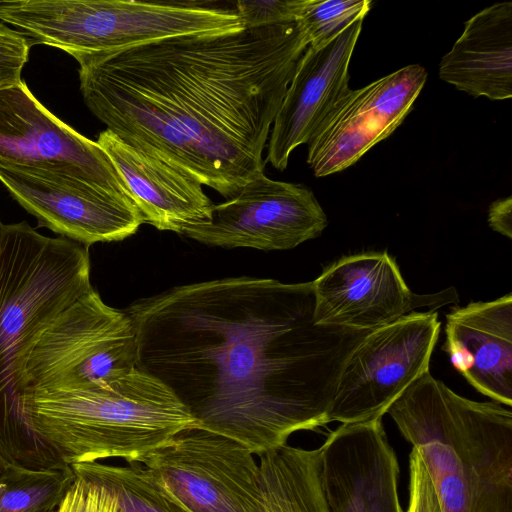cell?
Segmentation results:
<instances>
[{
	"label": "cell",
	"instance_id": "6da1fadb",
	"mask_svg": "<svg viewBox=\"0 0 512 512\" xmlns=\"http://www.w3.org/2000/svg\"><path fill=\"white\" fill-rule=\"evenodd\" d=\"M314 305L312 282L242 276L176 286L124 312L137 369L198 428L261 455L330 423L343 366L370 332L316 324Z\"/></svg>",
	"mask_w": 512,
	"mask_h": 512
},
{
	"label": "cell",
	"instance_id": "7a4b0ae2",
	"mask_svg": "<svg viewBox=\"0 0 512 512\" xmlns=\"http://www.w3.org/2000/svg\"><path fill=\"white\" fill-rule=\"evenodd\" d=\"M308 46L293 22L70 55L84 102L107 130L228 199L264 173L273 122Z\"/></svg>",
	"mask_w": 512,
	"mask_h": 512
},
{
	"label": "cell",
	"instance_id": "3957f363",
	"mask_svg": "<svg viewBox=\"0 0 512 512\" xmlns=\"http://www.w3.org/2000/svg\"><path fill=\"white\" fill-rule=\"evenodd\" d=\"M387 413L419 453L440 512H512V411L455 393L429 371Z\"/></svg>",
	"mask_w": 512,
	"mask_h": 512
},
{
	"label": "cell",
	"instance_id": "277c9868",
	"mask_svg": "<svg viewBox=\"0 0 512 512\" xmlns=\"http://www.w3.org/2000/svg\"><path fill=\"white\" fill-rule=\"evenodd\" d=\"M88 246L40 234L26 221L0 225V449L35 442L23 416L24 369L38 335L92 290Z\"/></svg>",
	"mask_w": 512,
	"mask_h": 512
},
{
	"label": "cell",
	"instance_id": "5b68a950",
	"mask_svg": "<svg viewBox=\"0 0 512 512\" xmlns=\"http://www.w3.org/2000/svg\"><path fill=\"white\" fill-rule=\"evenodd\" d=\"M21 405L33 434L69 466L108 458L144 464L177 434L198 428L164 384L138 369L104 388L23 394Z\"/></svg>",
	"mask_w": 512,
	"mask_h": 512
},
{
	"label": "cell",
	"instance_id": "8992f818",
	"mask_svg": "<svg viewBox=\"0 0 512 512\" xmlns=\"http://www.w3.org/2000/svg\"><path fill=\"white\" fill-rule=\"evenodd\" d=\"M0 20L32 45L112 52L166 38L244 29L235 3L219 1L12 0Z\"/></svg>",
	"mask_w": 512,
	"mask_h": 512
},
{
	"label": "cell",
	"instance_id": "52a82bcc",
	"mask_svg": "<svg viewBox=\"0 0 512 512\" xmlns=\"http://www.w3.org/2000/svg\"><path fill=\"white\" fill-rule=\"evenodd\" d=\"M438 313L411 312L370 331L341 371L329 421L354 423L382 418L422 374L440 334Z\"/></svg>",
	"mask_w": 512,
	"mask_h": 512
},
{
	"label": "cell",
	"instance_id": "ba28073f",
	"mask_svg": "<svg viewBox=\"0 0 512 512\" xmlns=\"http://www.w3.org/2000/svg\"><path fill=\"white\" fill-rule=\"evenodd\" d=\"M142 465L192 512H264L259 463L247 447L222 435L184 430Z\"/></svg>",
	"mask_w": 512,
	"mask_h": 512
},
{
	"label": "cell",
	"instance_id": "9c48e42d",
	"mask_svg": "<svg viewBox=\"0 0 512 512\" xmlns=\"http://www.w3.org/2000/svg\"><path fill=\"white\" fill-rule=\"evenodd\" d=\"M0 163L83 181L133 202L99 144L54 116L23 80L0 89Z\"/></svg>",
	"mask_w": 512,
	"mask_h": 512
},
{
	"label": "cell",
	"instance_id": "30bf717a",
	"mask_svg": "<svg viewBox=\"0 0 512 512\" xmlns=\"http://www.w3.org/2000/svg\"><path fill=\"white\" fill-rule=\"evenodd\" d=\"M327 225L308 187L263 173L223 203L213 204L209 220L183 235L209 246L287 250L316 238Z\"/></svg>",
	"mask_w": 512,
	"mask_h": 512
},
{
	"label": "cell",
	"instance_id": "8fae6325",
	"mask_svg": "<svg viewBox=\"0 0 512 512\" xmlns=\"http://www.w3.org/2000/svg\"><path fill=\"white\" fill-rule=\"evenodd\" d=\"M0 182L39 226L88 247L123 240L144 223L131 200L76 179L0 163Z\"/></svg>",
	"mask_w": 512,
	"mask_h": 512
},
{
	"label": "cell",
	"instance_id": "7c38bea8",
	"mask_svg": "<svg viewBox=\"0 0 512 512\" xmlns=\"http://www.w3.org/2000/svg\"><path fill=\"white\" fill-rule=\"evenodd\" d=\"M313 283L314 322L372 331L412 312L457 301L454 289L416 295L386 252L345 256L326 267Z\"/></svg>",
	"mask_w": 512,
	"mask_h": 512
},
{
	"label": "cell",
	"instance_id": "4fadbf2b",
	"mask_svg": "<svg viewBox=\"0 0 512 512\" xmlns=\"http://www.w3.org/2000/svg\"><path fill=\"white\" fill-rule=\"evenodd\" d=\"M427 80L419 64L350 89L307 143V163L316 177L342 171L403 122Z\"/></svg>",
	"mask_w": 512,
	"mask_h": 512
},
{
	"label": "cell",
	"instance_id": "5bb4252c",
	"mask_svg": "<svg viewBox=\"0 0 512 512\" xmlns=\"http://www.w3.org/2000/svg\"><path fill=\"white\" fill-rule=\"evenodd\" d=\"M320 451L330 512H405L399 497L400 466L382 418L341 424Z\"/></svg>",
	"mask_w": 512,
	"mask_h": 512
},
{
	"label": "cell",
	"instance_id": "9a60e30c",
	"mask_svg": "<svg viewBox=\"0 0 512 512\" xmlns=\"http://www.w3.org/2000/svg\"><path fill=\"white\" fill-rule=\"evenodd\" d=\"M362 22L320 48L305 50L269 134L266 161L274 168L286 169L293 150L309 142L350 90L348 68Z\"/></svg>",
	"mask_w": 512,
	"mask_h": 512
},
{
	"label": "cell",
	"instance_id": "2e32d148",
	"mask_svg": "<svg viewBox=\"0 0 512 512\" xmlns=\"http://www.w3.org/2000/svg\"><path fill=\"white\" fill-rule=\"evenodd\" d=\"M96 142L115 166L144 223L183 234L209 220L213 203L192 176L110 130L102 131Z\"/></svg>",
	"mask_w": 512,
	"mask_h": 512
},
{
	"label": "cell",
	"instance_id": "e0dca14e",
	"mask_svg": "<svg viewBox=\"0 0 512 512\" xmlns=\"http://www.w3.org/2000/svg\"><path fill=\"white\" fill-rule=\"evenodd\" d=\"M443 350L480 393L512 406V294L453 307L446 315Z\"/></svg>",
	"mask_w": 512,
	"mask_h": 512
},
{
	"label": "cell",
	"instance_id": "ac0fdd59",
	"mask_svg": "<svg viewBox=\"0 0 512 512\" xmlns=\"http://www.w3.org/2000/svg\"><path fill=\"white\" fill-rule=\"evenodd\" d=\"M439 77L474 97L511 98L512 2L493 4L466 21L440 61Z\"/></svg>",
	"mask_w": 512,
	"mask_h": 512
},
{
	"label": "cell",
	"instance_id": "d6986e66",
	"mask_svg": "<svg viewBox=\"0 0 512 512\" xmlns=\"http://www.w3.org/2000/svg\"><path fill=\"white\" fill-rule=\"evenodd\" d=\"M320 447L288 444L260 456L264 512H330L320 476Z\"/></svg>",
	"mask_w": 512,
	"mask_h": 512
},
{
	"label": "cell",
	"instance_id": "ffe728a7",
	"mask_svg": "<svg viewBox=\"0 0 512 512\" xmlns=\"http://www.w3.org/2000/svg\"><path fill=\"white\" fill-rule=\"evenodd\" d=\"M75 478L67 464L32 468L13 462L0 483V512H54Z\"/></svg>",
	"mask_w": 512,
	"mask_h": 512
},
{
	"label": "cell",
	"instance_id": "44dd1931",
	"mask_svg": "<svg viewBox=\"0 0 512 512\" xmlns=\"http://www.w3.org/2000/svg\"><path fill=\"white\" fill-rule=\"evenodd\" d=\"M72 469L112 491L123 512H192L162 490L142 464L115 466L93 462L76 464Z\"/></svg>",
	"mask_w": 512,
	"mask_h": 512
},
{
	"label": "cell",
	"instance_id": "7402d4cb",
	"mask_svg": "<svg viewBox=\"0 0 512 512\" xmlns=\"http://www.w3.org/2000/svg\"><path fill=\"white\" fill-rule=\"evenodd\" d=\"M370 8V0H307L297 23L309 46L320 48L358 19H364Z\"/></svg>",
	"mask_w": 512,
	"mask_h": 512
},
{
	"label": "cell",
	"instance_id": "603a6c76",
	"mask_svg": "<svg viewBox=\"0 0 512 512\" xmlns=\"http://www.w3.org/2000/svg\"><path fill=\"white\" fill-rule=\"evenodd\" d=\"M307 0H240L235 7L244 29L297 22Z\"/></svg>",
	"mask_w": 512,
	"mask_h": 512
},
{
	"label": "cell",
	"instance_id": "cb8c5ba5",
	"mask_svg": "<svg viewBox=\"0 0 512 512\" xmlns=\"http://www.w3.org/2000/svg\"><path fill=\"white\" fill-rule=\"evenodd\" d=\"M54 512L123 511L112 491L100 483L76 474L75 480Z\"/></svg>",
	"mask_w": 512,
	"mask_h": 512
},
{
	"label": "cell",
	"instance_id": "d4e9b609",
	"mask_svg": "<svg viewBox=\"0 0 512 512\" xmlns=\"http://www.w3.org/2000/svg\"><path fill=\"white\" fill-rule=\"evenodd\" d=\"M31 40L22 32L0 23V89L21 81Z\"/></svg>",
	"mask_w": 512,
	"mask_h": 512
},
{
	"label": "cell",
	"instance_id": "484cf974",
	"mask_svg": "<svg viewBox=\"0 0 512 512\" xmlns=\"http://www.w3.org/2000/svg\"><path fill=\"white\" fill-rule=\"evenodd\" d=\"M409 500L405 512H440L429 475L414 448L409 454Z\"/></svg>",
	"mask_w": 512,
	"mask_h": 512
},
{
	"label": "cell",
	"instance_id": "4316f807",
	"mask_svg": "<svg viewBox=\"0 0 512 512\" xmlns=\"http://www.w3.org/2000/svg\"><path fill=\"white\" fill-rule=\"evenodd\" d=\"M488 224L496 232L512 238V197L494 201L488 211Z\"/></svg>",
	"mask_w": 512,
	"mask_h": 512
},
{
	"label": "cell",
	"instance_id": "83f0119b",
	"mask_svg": "<svg viewBox=\"0 0 512 512\" xmlns=\"http://www.w3.org/2000/svg\"><path fill=\"white\" fill-rule=\"evenodd\" d=\"M8 0L7 1H0V8L6 6L8 4Z\"/></svg>",
	"mask_w": 512,
	"mask_h": 512
}]
</instances>
